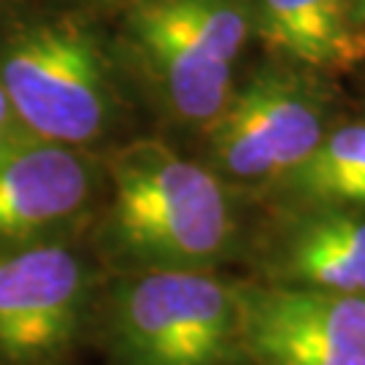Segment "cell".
I'll return each mask as SVG.
<instances>
[{
	"label": "cell",
	"instance_id": "cell-1",
	"mask_svg": "<svg viewBox=\"0 0 365 365\" xmlns=\"http://www.w3.org/2000/svg\"><path fill=\"white\" fill-rule=\"evenodd\" d=\"M111 187L103 249L130 271H211L235 247L233 187L163 141L119 146L106 163Z\"/></svg>",
	"mask_w": 365,
	"mask_h": 365
},
{
	"label": "cell",
	"instance_id": "cell-2",
	"mask_svg": "<svg viewBox=\"0 0 365 365\" xmlns=\"http://www.w3.org/2000/svg\"><path fill=\"white\" fill-rule=\"evenodd\" d=\"M125 43L163 114L203 130L235 90L255 36L252 0H133Z\"/></svg>",
	"mask_w": 365,
	"mask_h": 365
},
{
	"label": "cell",
	"instance_id": "cell-3",
	"mask_svg": "<svg viewBox=\"0 0 365 365\" xmlns=\"http://www.w3.org/2000/svg\"><path fill=\"white\" fill-rule=\"evenodd\" d=\"M0 87L19 128L41 141L87 149L119 117L114 68L78 16H46L0 41Z\"/></svg>",
	"mask_w": 365,
	"mask_h": 365
},
{
	"label": "cell",
	"instance_id": "cell-4",
	"mask_svg": "<svg viewBox=\"0 0 365 365\" xmlns=\"http://www.w3.org/2000/svg\"><path fill=\"white\" fill-rule=\"evenodd\" d=\"M111 365H227L241 354L235 284L211 271H130L103 309Z\"/></svg>",
	"mask_w": 365,
	"mask_h": 365
},
{
	"label": "cell",
	"instance_id": "cell-5",
	"mask_svg": "<svg viewBox=\"0 0 365 365\" xmlns=\"http://www.w3.org/2000/svg\"><path fill=\"white\" fill-rule=\"evenodd\" d=\"M325 87L298 66H262L203 128L206 165L227 187L274 190L325 138Z\"/></svg>",
	"mask_w": 365,
	"mask_h": 365
},
{
	"label": "cell",
	"instance_id": "cell-6",
	"mask_svg": "<svg viewBox=\"0 0 365 365\" xmlns=\"http://www.w3.org/2000/svg\"><path fill=\"white\" fill-rule=\"evenodd\" d=\"M92 289L90 262L71 238L0 249V360L49 365L71 352Z\"/></svg>",
	"mask_w": 365,
	"mask_h": 365
},
{
	"label": "cell",
	"instance_id": "cell-7",
	"mask_svg": "<svg viewBox=\"0 0 365 365\" xmlns=\"http://www.w3.org/2000/svg\"><path fill=\"white\" fill-rule=\"evenodd\" d=\"M241 352L262 365H365V298L298 284H235Z\"/></svg>",
	"mask_w": 365,
	"mask_h": 365
},
{
	"label": "cell",
	"instance_id": "cell-8",
	"mask_svg": "<svg viewBox=\"0 0 365 365\" xmlns=\"http://www.w3.org/2000/svg\"><path fill=\"white\" fill-rule=\"evenodd\" d=\"M101 190L87 149L22 133L0 149V249L71 238Z\"/></svg>",
	"mask_w": 365,
	"mask_h": 365
},
{
	"label": "cell",
	"instance_id": "cell-9",
	"mask_svg": "<svg viewBox=\"0 0 365 365\" xmlns=\"http://www.w3.org/2000/svg\"><path fill=\"white\" fill-rule=\"evenodd\" d=\"M268 279L365 298V214L295 209L268 252Z\"/></svg>",
	"mask_w": 365,
	"mask_h": 365
},
{
	"label": "cell",
	"instance_id": "cell-10",
	"mask_svg": "<svg viewBox=\"0 0 365 365\" xmlns=\"http://www.w3.org/2000/svg\"><path fill=\"white\" fill-rule=\"evenodd\" d=\"M255 36L306 71H352L365 60V30L352 0H252Z\"/></svg>",
	"mask_w": 365,
	"mask_h": 365
},
{
	"label": "cell",
	"instance_id": "cell-11",
	"mask_svg": "<svg viewBox=\"0 0 365 365\" xmlns=\"http://www.w3.org/2000/svg\"><path fill=\"white\" fill-rule=\"evenodd\" d=\"M271 192L295 209L365 214V125L327 130L312 155Z\"/></svg>",
	"mask_w": 365,
	"mask_h": 365
},
{
	"label": "cell",
	"instance_id": "cell-12",
	"mask_svg": "<svg viewBox=\"0 0 365 365\" xmlns=\"http://www.w3.org/2000/svg\"><path fill=\"white\" fill-rule=\"evenodd\" d=\"M22 128H19V122L14 117L11 106L6 101V92L0 87V149H6V146L11 144L14 138H19L22 135Z\"/></svg>",
	"mask_w": 365,
	"mask_h": 365
},
{
	"label": "cell",
	"instance_id": "cell-13",
	"mask_svg": "<svg viewBox=\"0 0 365 365\" xmlns=\"http://www.w3.org/2000/svg\"><path fill=\"white\" fill-rule=\"evenodd\" d=\"M352 19L354 25L365 30V0H352Z\"/></svg>",
	"mask_w": 365,
	"mask_h": 365
}]
</instances>
